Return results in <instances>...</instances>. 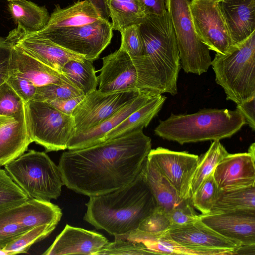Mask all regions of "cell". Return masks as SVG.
Here are the masks:
<instances>
[{"label":"cell","mask_w":255,"mask_h":255,"mask_svg":"<svg viewBox=\"0 0 255 255\" xmlns=\"http://www.w3.org/2000/svg\"><path fill=\"white\" fill-rule=\"evenodd\" d=\"M143 128L84 148L62 153L58 166L64 185L89 197L123 188L139 175L151 150Z\"/></svg>","instance_id":"6da1fadb"},{"label":"cell","mask_w":255,"mask_h":255,"mask_svg":"<svg viewBox=\"0 0 255 255\" xmlns=\"http://www.w3.org/2000/svg\"><path fill=\"white\" fill-rule=\"evenodd\" d=\"M89 197L84 220L114 236L136 230L157 208L153 195L141 172L123 188Z\"/></svg>","instance_id":"7a4b0ae2"},{"label":"cell","mask_w":255,"mask_h":255,"mask_svg":"<svg viewBox=\"0 0 255 255\" xmlns=\"http://www.w3.org/2000/svg\"><path fill=\"white\" fill-rule=\"evenodd\" d=\"M246 124L236 109H203L196 113L175 115L160 121L155 134L181 145L229 138Z\"/></svg>","instance_id":"3957f363"},{"label":"cell","mask_w":255,"mask_h":255,"mask_svg":"<svg viewBox=\"0 0 255 255\" xmlns=\"http://www.w3.org/2000/svg\"><path fill=\"white\" fill-rule=\"evenodd\" d=\"M98 90L134 91L152 95L166 93L159 73L146 55L131 57L119 48L102 59Z\"/></svg>","instance_id":"277c9868"},{"label":"cell","mask_w":255,"mask_h":255,"mask_svg":"<svg viewBox=\"0 0 255 255\" xmlns=\"http://www.w3.org/2000/svg\"><path fill=\"white\" fill-rule=\"evenodd\" d=\"M216 83L226 99L241 104L255 96V31L211 61Z\"/></svg>","instance_id":"5b68a950"},{"label":"cell","mask_w":255,"mask_h":255,"mask_svg":"<svg viewBox=\"0 0 255 255\" xmlns=\"http://www.w3.org/2000/svg\"><path fill=\"white\" fill-rule=\"evenodd\" d=\"M147 55L157 68L166 93H177L180 69L179 52L172 22L167 11L161 16H147L139 24Z\"/></svg>","instance_id":"8992f818"},{"label":"cell","mask_w":255,"mask_h":255,"mask_svg":"<svg viewBox=\"0 0 255 255\" xmlns=\"http://www.w3.org/2000/svg\"><path fill=\"white\" fill-rule=\"evenodd\" d=\"M4 167L30 198L50 201L61 195L64 185L61 172L44 152L29 150Z\"/></svg>","instance_id":"52a82bcc"},{"label":"cell","mask_w":255,"mask_h":255,"mask_svg":"<svg viewBox=\"0 0 255 255\" xmlns=\"http://www.w3.org/2000/svg\"><path fill=\"white\" fill-rule=\"evenodd\" d=\"M26 123L32 142L47 152L67 149L76 133L72 115L58 110L49 103L31 100L24 103Z\"/></svg>","instance_id":"ba28073f"},{"label":"cell","mask_w":255,"mask_h":255,"mask_svg":"<svg viewBox=\"0 0 255 255\" xmlns=\"http://www.w3.org/2000/svg\"><path fill=\"white\" fill-rule=\"evenodd\" d=\"M191 0H166L179 52L181 67L187 73L201 75L211 66L210 50L199 38L190 9Z\"/></svg>","instance_id":"9c48e42d"},{"label":"cell","mask_w":255,"mask_h":255,"mask_svg":"<svg viewBox=\"0 0 255 255\" xmlns=\"http://www.w3.org/2000/svg\"><path fill=\"white\" fill-rule=\"evenodd\" d=\"M113 30L111 23L102 19L82 26L34 33L93 62L111 43Z\"/></svg>","instance_id":"30bf717a"},{"label":"cell","mask_w":255,"mask_h":255,"mask_svg":"<svg viewBox=\"0 0 255 255\" xmlns=\"http://www.w3.org/2000/svg\"><path fill=\"white\" fill-rule=\"evenodd\" d=\"M190 9L201 41L210 50L225 54L233 43L220 2L214 0H191Z\"/></svg>","instance_id":"8fae6325"},{"label":"cell","mask_w":255,"mask_h":255,"mask_svg":"<svg viewBox=\"0 0 255 255\" xmlns=\"http://www.w3.org/2000/svg\"><path fill=\"white\" fill-rule=\"evenodd\" d=\"M140 93L134 91L103 92L97 89L85 95L72 114L75 134L102 123Z\"/></svg>","instance_id":"7c38bea8"},{"label":"cell","mask_w":255,"mask_h":255,"mask_svg":"<svg viewBox=\"0 0 255 255\" xmlns=\"http://www.w3.org/2000/svg\"><path fill=\"white\" fill-rule=\"evenodd\" d=\"M147 157L168 180L179 197L190 200L191 182L199 157L185 151H174L159 147L151 149Z\"/></svg>","instance_id":"4fadbf2b"},{"label":"cell","mask_w":255,"mask_h":255,"mask_svg":"<svg viewBox=\"0 0 255 255\" xmlns=\"http://www.w3.org/2000/svg\"><path fill=\"white\" fill-rule=\"evenodd\" d=\"M6 40L45 65L61 73L65 63L71 60L85 58L73 53L49 39L18 26L10 32Z\"/></svg>","instance_id":"5bb4252c"},{"label":"cell","mask_w":255,"mask_h":255,"mask_svg":"<svg viewBox=\"0 0 255 255\" xmlns=\"http://www.w3.org/2000/svg\"><path fill=\"white\" fill-rule=\"evenodd\" d=\"M207 226L241 245L255 244V211L236 210L200 214Z\"/></svg>","instance_id":"9a60e30c"},{"label":"cell","mask_w":255,"mask_h":255,"mask_svg":"<svg viewBox=\"0 0 255 255\" xmlns=\"http://www.w3.org/2000/svg\"><path fill=\"white\" fill-rule=\"evenodd\" d=\"M255 157L248 152L228 154L212 174L221 191L255 186Z\"/></svg>","instance_id":"2e32d148"},{"label":"cell","mask_w":255,"mask_h":255,"mask_svg":"<svg viewBox=\"0 0 255 255\" xmlns=\"http://www.w3.org/2000/svg\"><path fill=\"white\" fill-rule=\"evenodd\" d=\"M109 241L103 235L67 224L44 255H96Z\"/></svg>","instance_id":"e0dca14e"},{"label":"cell","mask_w":255,"mask_h":255,"mask_svg":"<svg viewBox=\"0 0 255 255\" xmlns=\"http://www.w3.org/2000/svg\"><path fill=\"white\" fill-rule=\"evenodd\" d=\"M11 45L9 74L24 77L37 87L51 84L75 86L62 73L31 56L17 46Z\"/></svg>","instance_id":"ac0fdd59"},{"label":"cell","mask_w":255,"mask_h":255,"mask_svg":"<svg viewBox=\"0 0 255 255\" xmlns=\"http://www.w3.org/2000/svg\"><path fill=\"white\" fill-rule=\"evenodd\" d=\"M167 234L174 241L200 248L233 250L241 245L214 231L200 219L185 226L171 228Z\"/></svg>","instance_id":"d6986e66"},{"label":"cell","mask_w":255,"mask_h":255,"mask_svg":"<svg viewBox=\"0 0 255 255\" xmlns=\"http://www.w3.org/2000/svg\"><path fill=\"white\" fill-rule=\"evenodd\" d=\"M154 96L140 93L135 98L121 108L102 123L85 131L76 133L70 139L67 149H81L99 143L108 132Z\"/></svg>","instance_id":"ffe728a7"},{"label":"cell","mask_w":255,"mask_h":255,"mask_svg":"<svg viewBox=\"0 0 255 255\" xmlns=\"http://www.w3.org/2000/svg\"><path fill=\"white\" fill-rule=\"evenodd\" d=\"M220 5L233 44L255 31V0H225Z\"/></svg>","instance_id":"44dd1931"},{"label":"cell","mask_w":255,"mask_h":255,"mask_svg":"<svg viewBox=\"0 0 255 255\" xmlns=\"http://www.w3.org/2000/svg\"><path fill=\"white\" fill-rule=\"evenodd\" d=\"M32 142L26 125L24 107L19 116L0 126V167L23 154Z\"/></svg>","instance_id":"7402d4cb"},{"label":"cell","mask_w":255,"mask_h":255,"mask_svg":"<svg viewBox=\"0 0 255 255\" xmlns=\"http://www.w3.org/2000/svg\"><path fill=\"white\" fill-rule=\"evenodd\" d=\"M141 174L153 195L157 208L167 213L175 207L190 202V199L184 200L179 197L174 187L148 157Z\"/></svg>","instance_id":"603a6c76"},{"label":"cell","mask_w":255,"mask_h":255,"mask_svg":"<svg viewBox=\"0 0 255 255\" xmlns=\"http://www.w3.org/2000/svg\"><path fill=\"white\" fill-rule=\"evenodd\" d=\"M102 19L88 0L79 1L64 8L57 6L50 16L47 25L38 32L82 26Z\"/></svg>","instance_id":"cb8c5ba5"},{"label":"cell","mask_w":255,"mask_h":255,"mask_svg":"<svg viewBox=\"0 0 255 255\" xmlns=\"http://www.w3.org/2000/svg\"><path fill=\"white\" fill-rule=\"evenodd\" d=\"M167 232L159 236L142 233L138 242L143 244L151 255H231L232 250L203 249L181 244L171 239Z\"/></svg>","instance_id":"d4e9b609"},{"label":"cell","mask_w":255,"mask_h":255,"mask_svg":"<svg viewBox=\"0 0 255 255\" xmlns=\"http://www.w3.org/2000/svg\"><path fill=\"white\" fill-rule=\"evenodd\" d=\"M166 99V97L162 94L154 95L108 132L99 143L147 127L161 110Z\"/></svg>","instance_id":"484cf974"},{"label":"cell","mask_w":255,"mask_h":255,"mask_svg":"<svg viewBox=\"0 0 255 255\" xmlns=\"http://www.w3.org/2000/svg\"><path fill=\"white\" fill-rule=\"evenodd\" d=\"M8 9L18 26L29 32L42 30L47 25L50 18L44 7H40L26 0L11 1Z\"/></svg>","instance_id":"4316f807"},{"label":"cell","mask_w":255,"mask_h":255,"mask_svg":"<svg viewBox=\"0 0 255 255\" xmlns=\"http://www.w3.org/2000/svg\"><path fill=\"white\" fill-rule=\"evenodd\" d=\"M106 2L113 30L120 32L139 24L147 16L139 0H106Z\"/></svg>","instance_id":"83f0119b"},{"label":"cell","mask_w":255,"mask_h":255,"mask_svg":"<svg viewBox=\"0 0 255 255\" xmlns=\"http://www.w3.org/2000/svg\"><path fill=\"white\" fill-rule=\"evenodd\" d=\"M61 73L84 95L97 90L98 77L91 61L71 60L64 64Z\"/></svg>","instance_id":"f1b7e54d"},{"label":"cell","mask_w":255,"mask_h":255,"mask_svg":"<svg viewBox=\"0 0 255 255\" xmlns=\"http://www.w3.org/2000/svg\"><path fill=\"white\" fill-rule=\"evenodd\" d=\"M236 210L255 211V186L221 191L211 212Z\"/></svg>","instance_id":"f546056e"},{"label":"cell","mask_w":255,"mask_h":255,"mask_svg":"<svg viewBox=\"0 0 255 255\" xmlns=\"http://www.w3.org/2000/svg\"><path fill=\"white\" fill-rule=\"evenodd\" d=\"M228 154L220 140H215L212 142L206 153L199 158L191 182V196L213 174L217 164Z\"/></svg>","instance_id":"4dcf8cb0"},{"label":"cell","mask_w":255,"mask_h":255,"mask_svg":"<svg viewBox=\"0 0 255 255\" xmlns=\"http://www.w3.org/2000/svg\"><path fill=\"white\" fill-rule=\"evenodd\" d=\"M56 226L45 224L34 226L7 244L2 250L7 255L27 253L33 244L49 236Z\"/></svg>","instance_id":"1f68e13d"},{"label":"cell","mask_w":255,"mask_h":255,"mask_svg":"<svg viewBox=\"0 0 255 255\" xmlns=\"http://www.w3.org/2000/svg\"><path fill=\"white\" fill-rule=\"evenodd\" d=\"M29 199L5 169L0 168V212L25 203Z\"/></svg>","instance_id":"d6a6232c"},{"label":"cell","mask_w":255,"mask_h":255,"mask_svg":"<svg viewBox=\"0 0 255 255\" xmlns=\"http://www.w3.org/2000/svg\"><path fill=\"white\" fill-rule=\"evenodd\" d=\"M221 191L219 190L213 175L209 176L190 197L193 207L205 214L211 212L218 200Z\"/></svg>","instance_id":"836d02e7"},{"label":"cell","mask_w":255,"mask_h":255,"mask_svg":"<svg viewBox=\"0 0 255 255\" xmlns=\"http://www.w3.org/2000/svg\"><path fill=\"white\" fill-rule=\"evenodd\" d=\"M104 255H141L151 254L141 242L115 239L113 242H108L96 254Z\"/></svg>","instance_id":"e575fe53"},{"label":"cell","mask_w":255,"mask_h":255,"mask_svg":"<svg viewBox=\"0 0 255 255\" xmlns=\"http://www.w3.org/2000/svg\"><path fill=\"white\" fill-rule=\"evenodd\" d=\"M24 110V102L6 82L0 86V115L19 116Z\"/></svg>","instance_id":"d590c367"},{"label":"cell","mask_w":255,"mask_h":255,"mask_svg":"<svg viewBox=\"0 0 255 255\" xmlns=\"http://www.w3.org/2000/svg\"><path fill=\"white\" fill-rule=\"evenodd\" d=\"M84 95L76 87L70 85L51 84L37 87L33 100L45 102L64 99Z\"/></svg>","instance_id":"8d00e7d4"},{"label":"cell","mask_w":255,"mask_h":255,"mask_svg":"<svg viewBox=\"0 0 255 255\" xmlns=\"http://www.w3.org/2000/svg\"><path fill=\"white\" fill-rule=\"evenodd\" d=\"M121 42L119 48L131 57L143 55L144 46L139 24L128 26L120 32Z\"/></svg>","instance_id":"74e56055"},{"label":"cell","mask_w":255,"mask_h":255,"mask_svg":"<svg viewBox=\"0 0 255 255\" xmlns=\"http://www.w3.org/2000/svg\"><path fill=\"white\" fill-rule=\"evenodd\" d=\"M29 230L14 220L7 210L0 212V248Z\"/></svg>","instance_id":"f35d334b"},{"label":"cell","mask_w":255,"mask_h":255,"mask_svg":"<svg viewBox=\"0 0 255 255\" xmlns=\"http://www.w3.org/2000/svg\"><path fill=\"white\" fill-rule=\"evenodd\" d=\"M170 229L171 225L167 213L157 208L140 224L137 229L152 235H161Z\"/></svg>","instance_id":"ab89813d"},{"label":"cell","mask_w":255,"mask_h":255,"mask_svg":"<svg viewBox=\"0 0 255 255\" xmlns=\"http://www.w3.org/2000/svg\"><path fill=\"white\" fill-rule=\"evenodd\" d=\"M171 229L185 226L200 219V214L194 210L190 202L175 207L167 213Z\"/></svg>","instance_id":"60d3db41"},{"label":"cell","mask_w":255,"mask_h":255,"mask_svg":"<svg viewBox=\"0 0 255 255\" xmlns=\"http://www.w3.org/2000/svg\"><path fill=\"white\" fill-rule=\"evenodd\" d=\"M6 82L24 103L33 100L37 87L26 78L15 74H9Z\"/></svg>","instance_id":"b9f144b4"},{"label":"cell","mask_w":255,"mask_h":255,"mask_svg":"<svg viewBox=\"0 0 255 255\" xmlns=\"http://www.w3.org/2000/svg\"><path fill=\"white\" fill-rule=\"evenodd\" d=\"M12 46L5 39L0 38V86L5 82L9 75Z\"/></svg>","instance_id":"7bdbcfd3"},{"label":"cell","mask_w":255,"mask_h":255,"mask_svg":"<svg viewBox=\"0 0 255 255\" xmlns=\"http://www.w3.org/2000/svg\"><path fill=\"white\" fill-rule=\"evenodd\" d=\"M255 96L241 104H237L236 108L244 117L246 124H247L253 131L255 129Z\"/></svg>","instance_id":"ee69618b"},{"label":"cell","mask_w":255,"mask_h":255,"mask_svg":"<svg viewBox=\"0 0 255 255\" xmlns=\"http://www.w3.org/2000/svg\"><path fill=\"white\" fill-rule=\"evenodd\" d=\"M84 96V95H81L70 98L55 100L48 102V103L61 112L68 115H72L74 109L82 101Z\"/></svg>","instance_id":"f6af8a7d"},{"label":"cell","mask_w":255,"mask_h":255,"mask_svg":"<svg viewBox=\"0 0 255 255\" xmlns=\"http://www.w3.org/2000/svg\"><path fill=\"white\" fill-rule=\"evenodd\" d=\"M147 16H161L166 12V0H139Z\"/></svg>","instance_id":"bcb514c9"},{"label":"cell","mask_w":255,"mask_h":255,"mask_svg":"<svg viewBox=\"0 0 255 255\" xmlns=\"http://www.w3.org/2000/svg\"><path fill=\"white\" fill-rule=\"evenodd\" d=\"M102 19L109 20L106 0H88Z\"/></svg>","instance_id":"7dc6e473"},{"label":"cell","mask_w":255,"mask_h":255,"mask_svg":"<svg viewBox=\"0 0 255 255\" xmlns=\"http://www.w3.org/2000/svg\"><path fill=\"white\" fill-rule=\"evenodd\" d=\"M255 244L248 245H240L238 248L234 249L231 255H255Z\"/></svg>","instance_id":"c3c4849f"},{"label":"cell","mask_w":255,"mask_h":255,"mask_svg":"<svg viewBox=\"0 0 255 255\" xmlns=\"http://www.w3.org/2000/svg\"><path fill=\"white\" fill-rule=\"evenodd\" d=\"M14 118V117H10L4 115H0V126L11 121Z\"/></svg>","instance_id":"681fc988"},{"label":"cell","mask_w":255,"mask_h":255,"mask_svg":"<svg viewBox=\"0 0 255 255\" xmlns=\"http://www.w3.org/2000/svg\"><path fill=\"white\" fill-rule=\"evenodd\" d=\"M252 156L255 157V144L253 143L249 147L248 152Z\"/></svg>","instance_id":"f907efd6"},{"label":"cell","mask_w":255,"mask_h":255,"mask_svg":"<svg viewBox=\"0 0 255 255\" xmlns=\"http://www.w3.org/2000/svg\"><path fill=\"white\" fill-rule=\"evenodd\" d=\"M0 255H7V254L5 252H4L1 248H0Z\"/></svg>","instance_id":"816d5d0a"},{"label":"cell","mask_w":255,"mask_h":255,"mask_svg":"<svg viewBox=\"0 0 255 255\" xmlns=\"http://www.w3.org/2000/svg\"><path fill=\"white\" fill-rule=\"evenodd\" d=\"M215 0L216 1H218L219 2H221L222 1H224V0Z\"/></svg>","instance_id":"f5cc1de1"},{"label":"cell","mask_w":255,"mask_h":255,"mask_svg":"<svg viewBox=\"0 0 255 255\" xmlns=\"http://www.w3.org/2000/svg\"><path fill=\"white\" fill-rule=\"evenodd\" d=\"M8 0V1H13V0Z\"/></svg>","instance_id":"db71d44e"}]
</instances>
